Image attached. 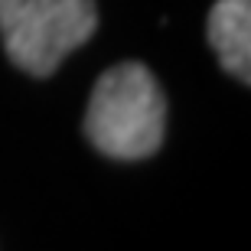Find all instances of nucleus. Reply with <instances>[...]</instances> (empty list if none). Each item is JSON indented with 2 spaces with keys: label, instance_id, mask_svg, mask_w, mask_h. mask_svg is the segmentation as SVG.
<instances>
[{
  "label": "nucleus",
  "instance_id": "nucleus-1",
  "mask_svg": "<svg viewBox=\"0 0 251 251\" xmlns=\"http://www.w3.org/2000/svg\"><path fill=\"white\" fill-rule=\"evenodd\" d=\"M85 137L111 160L157 153L167 127V98L144 62H121L98 78L85 111Z\"/></svg>",
  "mask_w": 251,
  "mask_h": 251
},
{
  "label": "nucleus",
  "instance_id": "nucleus-2",
  "mask_svg": "<svg viewBox=\"0 0 251 251\" xmlns=\"http://www.w3.org/2000/svg\"><path fill=\"white\" fill-rule=\"evenodd\" d=\"M98 29L95 0H0V36L10 62L46 78Z\"/></svg>",
  "mask_w": 251,
  "mask_h": 251
},
{
  "label": "nucleus",
  "instance_id": "nucleus-3",
  "mask_svg": "<svg viewBox=\"0 0 251 251\" xmlns=\"http://www.w3.org/2000/svg\"><path fill=\"white\" fill-rule=\"evenodd\" d=\"M209 46L228 75L251 82V0H215L209 10Z\"/></svg>",
  "mask_w": 251,
  "mask_h": 251
}]
</instances>
